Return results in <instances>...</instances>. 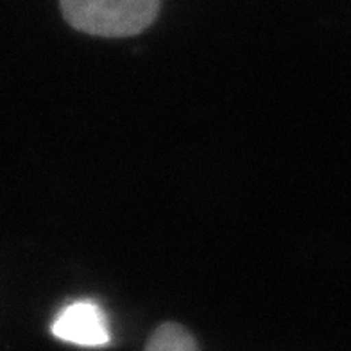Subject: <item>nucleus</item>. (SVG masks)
Returning <instances> with one entry per match:
<instances>
[{
	"label": "nucleus",
	"instance_id": "obj_3",
	"mask_svg": "<svg viewBox=\"0 0 351 351\" xmlns=\"http://www.w3.org/2000/svg\"><path fill=\"white\" fill-rule=\"evenodd\" d=\"M145 351H199L194 335L178 323L160 324L149 339Z\"/></svg>",
	"mask_w": 351,
	"mask_h": 351
},
{
	"label": "nucleus",
	"instance_id": "obj_2",
	"mask_svg": "<svg viewBox=\"0 0 351 351\" xmlns=\"http://www.w3.org/2000/svg\"><path fill=\"white\" fill-rule=\"evenodd\" d=\"M52 335L60 341L83 348H101L110 342L104 310L93 301H75L56 315Z\"/></svg>",
	"mask_w": 351,
	"mask_h": 351
},
{
	"label": "nucleus",
	"instance_id": "obj_1",
	"mask_svg": "<svg viewBox=\"0 0 351 351\" xmlns=\"http://www.w3.org/2000/svg\"><path fill=\"white\" fill-rule=\"evenodd\" d=\"M66 22L102 38L138 34L156 20L162 0H60Z\"/></svg>",
	"mask_w": 351,
	"mask_h": 351
}]
</instances>
